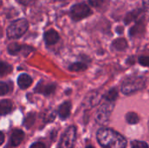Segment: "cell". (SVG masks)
I'll use <instances>...</instances> for the list:
<instances>
[{"instance_id":"6da1fadb","label":"cell","mask_w":149,"mask_h":148,"mask_svg":"<svg viewBox=\"0 0 149 148\" xmlns=\"http://www.w3.org/2000/svg\"><path fill=\"white\" fill-rule=\"evenodd\" d=\"M99 144L103 148H126V138L111 128H100L96 134Z\"/></svg>"},{"instance_id":"7a4b0ae2","label":"cell","mask_w":149,"mask_h":148,"mask_svg":"<svg viewBox=\"0 0 149 148\" xmlns=\"http://www.w3.org/2000/svg\"><path fill=\"white\" fill-rule=\"evenodd\" d=\"M147 79L143 76L132 75L127 77L121 83L120 90L125 95H130L145 88Z\"/></svg>"},{"instance_id":"3957f363","label":"cell","mask_w":149,"mask_h":148,"mask_svg":"<svg viewBox=\"0 0 149 148\" xmlns=\"http://www.w3.org/2000/svg\"><path fill=\"white\" fill-rule=\"evenodd\" d=\"M29 23L24 18L17 19L12 22L7 28V36L9 38H19L28 30Z\"/></svg>"},{"instance_id":"277c9868","label":"cell","mask_w":149,"mask_h":148,"mask_svg":"<svg viewBox=\"0 0 149 148\" xmlns=\"http://www.w3.org/2000/svg\"><path fill=\"white\" fill-rule=\"evenodd\" d=\"M114 107V103L113 102H110V101H105L100 106V108L97 110L96 113H95V121L97 122V124L104 126L106 125L110 119V116L112 114V112L113 110Z\"/></svg>"},{"instance_id":"5b68a950","label":"cell","mask_w":149,"mask_h":148,"mask_svg":"<svg viewBox=\"0 0 149 148\" xmlns=\"http://www.w3.org/2000/svg\"><path fill=\"white\" fill-rule=\"evenodd\" d=\"M76 139L77 129L74 126H71L62 134L58 148H73Z\"/></svg>"},{"instance_id":"8992f818","label":"cell","mask_w":149,"mask_h":148,"mask_svg":"<svg viewBox=\"0 0 149 148\" xmlns=\"http://www.w3.org/2000/svg\"><path fill=\"white\" fill-rule=\"evenodd\" d=\"M92 13L91 9L85 3H75L71 7L70 15L74 21L81 20L86 17H89Z\"/></svg>"},{"instance_id":"52a82bcc","label":"cell","mask_w":149,"mask_h":148,"mask_svg":"<svg viewBox=\"0 0 149 148\" xmlns=\"http://www.w3.org/2000/svg\"><path fill=\"white\" fill-rule=\"evenodd\" d=\"M8 52L10 55H18V54H23L24 56H27L29 53L34 51V49L31 46L27 45H22L17 43H11L8 45Z\"/></svg>"},{"instance_id":"ba28073f","label":"cell","mask_w":149,"mask_h":148,"mask_svg":"<svg viewBox=\"0 0 149 148\" xmlns=\"http://www.w3.org/2000/svg\"><path fill=\"white\" fill-rule=\"evenodd\" d=\"M55 90H56L55 84H44L43 81H40L36 85L34 92L37 93H41L45 96H50L55 92Z\"/></svg>"},{"instance_id":"9c48e42d","label":"cell","mask_w":149,"mask_h":148,"mask_svg":"<svg viewBox=\"0 0 149 148\" xmlns=\"http://www.w3.org/2000/svg\"><path fill=\"white\" fill-rule=\"evenodd\" d=\"M24 138V133L20 129H15L12 131V133L10 134L9 144L12 147H17L21 144Z\"/></svg>"},{"instance_id":"30bf717a","label":"cell","mask_w":149,"mask_h":148,"mask_svg":"<svg viewBox=\"0 0 149 148\" xmlns=\"http://www.w3.org/2000/svg\"><path fill=\"white\" fill-rule=\"evenodd\" d=\"M145 31V21L141 18L136 21L135 25H134L129 31V36L131 38L137 37L138 35H141Z\"/></svg>"},{"instance_id":"8fae6325","label":"cell","mask_w":149,"mask_h":148,"mask_svg":"<svg viewBox=\"0 0 149 148\" xmlns=\"http://www.w3.org/2000/svg\"><path fill=\"white\" fill-rule=\"evenodd\" d=\"M71 109H72V103L70 101H65L62 103L58 110L59 118L61 120H66L71 114Z\"/></svg>"},{"instance_id":"7c38bea8","label":"cell","mask_w":149,"mask_h":148,"mask_svg":"<svg viewBox=\"0 0 149 148\" xmlns=\"http://www.w3.org/2000/svg\"><path fill=\"white\" fill-rule=\"evenodd\" d=\"M44 39L48 45L55 44L59 40V35L58 33L54 30H49L44 34Z\"/></svg>"},{"instance_id":"4fadbf2b","label":"cell","mask_w":149,"mask_h":148,"mask_svg":"<svg viewBox=\"0 0 149 148\" xmlns=\"http://www.w3.org/2000/svg\"><path fill=\"white\" fill-rule=\"evenodd\" d=\"M32 84V79L25 73L20 74L17 78V85L20 89H27Z\"/></svg>"},{"instance_id":"5bb4252c","label":"cell","mask_w":149,"mask_h":148,"mask_svg":"<svg viewBox=\"0 0 149 148\" xmlns=\"http://www.w3.org/2000/svg\"><path fill=\"white\" fill-rule=\"evenodd\" d=\"M142 12L143 10L141 9H138V10H134L130 12H128L126 17H125V19H124V22L126 24H130L131 22L133 21H137L139 20L140 18H141V15H142Z\"/></svg>"},{"instance_id":"9a60e30c","label":"cell","mask_w":149,"mask_h":148,"mask_svg":"<svg viewBox=\"0 0 149 148\" xmlns=\"http://www.w3.org/2000/svg\"><path fill=\"white\" fill-rule=\"evenodd\" d=\"M12 103L9 99H3L0 101V115L9 114L12 111Z\"/></svg>"},{"instance_id":"2e32d148","label":"cell","mask_w":149,"mask_h":148,"mask_svg":"<svg viewBox=\"0 0 149 148\" xmlns=\"http://www.w3.org/2000/svg\"><path fill=\"white\" fill-rule=\"evenodd\" d=\"M127 46L128 44H127V40L122 38H116L112 43V47L114 48V50L116 51H125L127 48Z\"/></svg>"},{"instance_id":"e0dca14e","label":"cell","mask_w":149,"mask_h":148,"mask_svg":"<svg viewBox=\"0 0 149 148\" xmlns=\"http://www.w3.org/2000/svg\"><path fill=\"white\" fill-rule=\"evenodd\" d=\"M87 99H87L88 106L90 107H93V106H97L100 102V100L102 99V96L100 95L98 92H93V93L90 94V97H88Z\"/></svg>"},{"instance_id":"ac0fdd59","label":"cell","mask_w":149,"mask_h":148,"mask_svg":"<svg viewBox=\"0 0 149 148\" xmlns=\"http://www.w3.org/2000/svg\"><path fill=\"white\" fill-rule=\"evenodd\" d=\"M87 65L83 62H75L69 65L68 69L72 72H83L87 69Z\"/></svg>"},{"instance_id":"d6986e66","label":"cell","mask_w":149,"mask_h":148,"mask_svg":"<svg viewBox=\"0 0 149 148\" xmlns=\"http://www.w3.org/2000/svg\"><path fill=\"white\" fill-rule=\"evenodd\" d=\"M118 95H119V92L117 91L116 88H112L110 89L107 93L106 95L103 97L105 99L106 101H110V102H114L117 98H118Z\"/></svg>"},{"instance_id":"ffe728a7","label":"cell","mask_w":149,"mask_h":148,"mask_svg":"<svg viewBox=\"0 0 149 148\" xmlns=\"http://www.w3.org/2000/svg\"><path fill=\"white\" fill-rule=\"evenodd\" d=\"M126 121L130 125H135V124L139 123L140 118L136 113L129 112L126 114Z\"/></svg>"},{"instance_id":"44dd1931","label":"cell","mask_w":149,"mask_h":148,"mask_svg":"<svg viewBox=\"0 0 149 148\" xmlns=\"http://www.w3.org/2000/svg\"><path fill=\"white\" fill-rule=\"evenodd\" d=\"M12 71V66L8 63L0 61V76H4L10 73Z\"/></svg>"},{"instance_id":"7402d4cb","label":"cell","mask_w":149,"mask_h":148,"mask_svg":"<svg viewBox=\"0 0 149 148\" xmlns=\"http://www.w3.org/2000/svg\"><path fill=\"white\" fill-rule=\"evenodd\" d=\"M148 145L145 141L133 140L131 142V148H148Z\"/></svg>"},{"instance_id":"603a6c76","label":"cell","mask_w":149,"mask_h":148,"mask_svg":"<svg viewBox=\"0 0 149 148\" xmlns=\"http://www.w3.org/2000/svg\"><path fill=\"white\" fill-rule=\"evenodd\" d=\"M88 2L93 7H94L96 9H100V8L103 7V5L107 2V0H88Z\"/></svg>"},{"instance_id":"cb8c5ba5","label":"cell","mask_w":149,"mask_h":148,"mask_svg":"<svg viewBox=\"0 0 149 148\" xmlns=\"http://www.w3.org/2000/svg\"><path fill=\"white\" fill-rule=\"evenodd\" d=\"M10 92V86L5 82H0V96H3Z\"/></svg>"},{"instance_id":"d4e9b609","label":"cell","mask_w":149,"mask_h":148,"mask_svg":"<svg viewBox=\"0 0 149 148\" xmlns=\"http://www.w3.org/2000/svg\"><path fill=\"white\" fill-rule=\"evenodd\" d=\"M140 65H141L142 66H149V56H141L138 59Z\"/></svg>"},{"instance_id":"484cf974","label":"cell","mask_w":149,"mask_h":148,"mask_svg":"<svg viewBox=\"0 0 149 148\" xmlns=\"http://www.w3.org/2000/svg\"><path fill=\"white\" fill-rule=\"evenodd\" d=\"M29 148H46V147L42 142H35V143L31 144Z\"/></svg>"},{"instance_id":"4316f807","label":"cell","mask_w":149,"mask_h":148,"mask_svg":"<svg viewBox=\"0 0 149 148\" xmlns=\"http://www.w3.org/2000/svg\"><path fill=\"white\" fill-rule=\"evenodd\" d=\"M143 1V8L145 10L149 11V0H142Z\"/></svg>"},{"instance_id":"83f0119b","label":"cell","mask_w":149,"mask_h":148,"mask_svg":"<svg viewBox=\"0 0 149 148\" xmlns=\"http://www.w3.org/2000/svg\"><path fill=\"white\" fill-rule=\"evenodd\" d=\"M19 3H21V4H24V5H26V4H28L29 3H30V1L31 0H17Z\"/></svg>"},{"instance_id":"f1b7e54d","label":"cell","mask_w":149,"mask_h":148,"mask_svg":"<svg viewBox=\"0 0 149 148\" xmlns=\"http://www.w3.org/2000/svg\"><path fill=\"white\" fill-rule=\"evenodd\" d=\"M3 141H4V135L3 133L0 132V146L3 143Z\"/></svg>"},{"instance_id":"f546056e","label":"cell","mask_w":149,"mask_h":148,"mask_svg":"<svg viewBox=\"0 0 149 148\" xmlns=\"http://www.w3.org/2000/svg\"><path fill=\"white\" fill-rule=\"evenodd\" d=\"M86 148H94V147H93V146H87Z\"/></svg>"},{"instance_id":"4dcf8cb0","label":"cell","mask_w":149,"mask_h":148,"mask_svg":"<svg viewBox=\"0 0 149 148\" xmlns=\"http://www.w3.org/2000/svg\"><path fill=\"white\" fill-rule=\"evenodd\" d=\"M2 4V0H0V5Z\"/></svg>"},{"instance_id":"1f68e13d","label":"cell","mask_w":149,"mask_h":148,"mask_svg":"<svg viewBox=\"0 0 149 148\" xmlns=\"http://www.w3.org/2000/svg\"><path fill=\"white\" fill-rule=\"evenodd\" d=\"M148 130H149V120H148Z\"/></svg>"}]
</instances>
